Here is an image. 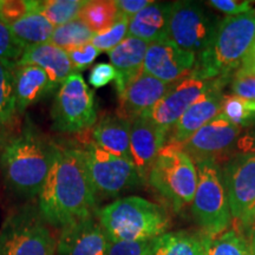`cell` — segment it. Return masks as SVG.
<instances>
[{"instance_id": "obj_32", "label": "cell", "mask_w": 255, "mask_h": 255, "mask_svg": "<svg viewBox=\"0 0 255 255\" xmlns=\"http://www.w3.org/2000/svg\"><path fill=\"white\" fill-rule=\"evenodd\" d=\"M129 19L126 15L121 14L119 20L107 31L101 33H95L91 44L100 52H109L115 49L119 44L128 37V27H129Z\"/></svg>"}, {"instance_id": "obj_35", "label": "cell", "mask_w": 255, "mask_h": 255, "mask_svg": "<svg viewBox=\"0 0 255 255\" xmlns=\"http://www.w3.org/2000/svg\"><path fill=\"white\" fill-rule=\"evenodd\" d=\"M100 51L96 49L91 43L84 44V45L68 51V56L70 62H71L73 73L83 71L88 66H90L95 62V59L100 56Z\"/></svg>"}, {"instance_id": "obj_4", "label": "cell", "mask_w": 255, "mask_h": 255, "mask_svg": "<svg viewBox=\"0 0 255 255\" xmlns=\"http://www.w3.org/2000/svg\"><path fill=\"white\" fill-rule=\"evenodd\" d=\"M110 241H146L161 237L170 223L163 207L139 196L114 201L96 212Z\"/></svg>"}, {"instance_id": "obj_42", "label": "cell", "mask_w": 255, "mask_h": 255, "mask_svg": "<svg viewBox=\"0 0 255 255\" xmlns=\"http://www.w3.org/2000/svg\"><path fill=\"white\" fill-rule=\"evenodd\" d=\"M238 75H255V41L242 60L240 68L235 72Z\"/></svg>"}, {"instance_id": "obj_39", "label": "cell", "mask_w": 255, "mask_h": 255, "mask_svg": "<svg viewBox=\"0 0 255 255\" xmlns=\"http://www.w3.org/2000/svg\"><path fill=\"white\" fill-rule=\"evenodd\" d=\"M116 79V70L109 63H98L91 69L89 82L95 89L103 88Z\"/></svg>"}, {"instance_id": "obj_17", "label": "cell", "mask_w": 255, "mask_h": 255, "mask_svg": "<svg viewBox=\"0 0 255 255\" xmlns=\"http://www.w3.org/2000/svg\"><path fill=\"white\" fill-rule=\"evenodd\" d=\"M173 84H165L142 71L127 84L120 97V116L132 121L136 117L149 116L155 105L170 90Z\"/></svg>"}, {"instance_id": "obj_6", "label": "cell", "mask_w": 255, "mask_h": 255, "mask_svg": "<svg viewBox=\"0 0 255 255\" xmlns=\"http://www.w3.org/2000/svg\"><path fill=\"white\" fill-rule=\"evenodd\" d=\"M148 181L178 213L193 202L197 186L196 167L177 145L164 144L152 165Z\"/></svg>"}, {"instance_id": "obj_22", "label": "cell", "mask_w": 255, "mask_h": 255, "mask_svg": "<svg viewBox=\"0 0 255 255\" xmlns=\"http://www.w3.org/2000/svg\"><path fill=\"white\" fill-rule=\"evenodd\" d=\"M17 64L34 65L43 69L55 87L62 85L63 82L73 73L68 52L50 43L25 49Z\"/></svg>"}, {"instance_id": "obj_15", "label": "cell", "mask_w": 255, "mask_h": 255, "mask_svg": "<svg viewBox=\"0 0 255 255\" xmlns=\"http://www.w3.org/2000/svg\"><path fill=\"white\" fill-rule=\"evenodd\" d=\"M168 131L157 126L150 117L141 116L131 121L130 152L141 181H148L152 165L167 142Z\"/></svg>"}, {"instance_id": "obj_41", "label": "cell", "mask_w": 255, "mask_h": 255, "mask_svg": "<svg viewBox=\"0 0 255 255\" xmlns=\"http://www.w3.org/2000/svg\"><path fill=\"white\" fill-rule=\"evenodd\" d=\"M235 146L242 154H255V128L239 137Z\"/></svg>"}, {"instance_id": "obj_5", "label": "cell", "mask_w": 255, "mask_h": 255, "mask_svg": "<svg viewBox=\"0 0 255 255\" xmlns=\"http://www.w3.org/2000/svg\"><path fill=\"white\" fill-rule=\"evenodd\" d=\"M197 186L191 213L203 234L215 237L228 231L233 222L231 205L218 161L209 159L196 165Z\"/></svg>"}, {"instance_id": "obj_30", "label": "cell", "mask_w": 255, "mask_h": 255, "mask_svg": "<svg viewBox=\"0 0 255 255\" xmlns=\"http://www.w3.org/2000/svg\"><path fill=\"white\" fill-rule=\"evenodd\" d=\"M13 66L0 62V126L9 122V120L17 113L14 82L12 75Z\"/></svg>"}, {"instance_id": "obj_31", "label": "cell", "mask_w": 255, "mask_h": 255, "mask_svg": "<svg viewBox=\"0 0 255 255\" xmlns=\"http://www.w3.org/2000/svg\"><path fill=\"white\" fill-rule=\"evenodd\" d=\"M221 114L229 122L244 129L255 124V116L252 111L251 102L234 95H225Z\"/></svg>"}, {"instance_id": "obj_18", "label": "cell", "mask_w": 255, "mask_h": 255, "mask_svg": "<svg viewBox=\"0 0 255 255\" xmlns=\"http://www.w3.org/2000/svg\"><path fill=\"white\" fill-rule=\"evenodd\" d=\"M223 89L225 88H216L209 91L189 107V109L170 129L165 144L177 146L183 144L194 133L199 131L201 128L221 114L223 97H225Z\"/></svg>"}, {"instance_id": "obj_34", "label": "cell", "mask_w": 255, "mask_h": 255, "mask_svg": "<svg viewBox=\"0 0 255 255\" xmlns=\"http://www.w3.org/2000/svg\"><path fill=\"white\" fill-rule=\"evenodd\" d=\"M23 52L24 49L14 39L11 28L0 19V62L15 65Z\"/></svg>"}, {"instance_id": "obj_10", "label": "cell", "mask_w": 255, "mask_h": 255, "mask_svg": "<svg viewBox=\"0 0 255 255\" xmlns=\"http://www.w3.org/2000/svg\"><path fill=\"white\" fill-rule=\"evenodd\" d=\"M218 24L199 2L174 1L169 17L168 39L197 58L209 45Z\"/></svg>"}, {"instance_id": "obj_23", "label": "cell", "mask_w": 255, "mask_h": 255, "mask_svg": "<svg viewBox=\"0 0 255 255\" xmlns=\"http://www.w3.org/2000/svg\"><path fill=\"white\" fill-rule=\"evenodd\" d=\"M173 2L152 1L129 19L128 36L146 41L168 39V24Z\"/></svg>"}, {"instance_id": "obj_12", "label": "cell", "mask_w": 255, "mask_h": 255, "mask_svg": "<svg viewBox=\"0 0 255 255\" xmlns=\"http://www.w3.org/2000/svg\"><path fill=\"white\" fill-rule=\"evenodd\" d=\"M241 133L242 128L234 126L220 114L178 148L189 156L195 165L209 159L218 161L220 156L237 144Z\"/></svg>"}, {"instance_id": "obj_36", "label": "cell", "mask_w": 255, "mask_h": 255, "mask_svg": "<svg viewBox=\"0 0 255 255\" xmlns=\"http://www.w3.org/2000/svg\"><path fill=\"white\" fill-rule=\"evenodd\" d=\"M151 242L146 241H110L108 255H150Z\"/></svg>"}, {"instance_id": "obj_2", "label": "cell", "mask_w": 255, "mask_h": 255, "mask_svg": "<svg viewBox=\"0 0 255 255\" xmlns=\"http://www.w3.org/2000/svg\"><path fill=\"white\" fill-rule=\"evenodd\" d=\"M56 145L33 127H26L4 148L0 165L5 182L18 195H39L52 164Z\"/></svg>"}, {"instance_id": "obj_3", "label": "cell", "mask_w": 255, "mask_h": 255, "mask_svg": "<svg viewBox=\"0 0 255 255\" xmlns=\"http://www.w3.org/2000/svg\"><path fill=\"white\" fill-rule=\"evenodd\" d=\"M255 41V11L228 15L219 21L209 45L196 58L193 72L213 79L232 77Z\"/></svg>"}, {"instance_id": "obj_28", "label": "cell", "mask_w": 255, "mask_h": 255, "mask_svg": "<svg viewBox=\"0 0 255 255\" xmlns=\"http://www.w3.org/2000/svg\"><path fill=\"white\" fill-rule=\"evenodd\" d=\"M94 36L95 33L87 26V24L77 18L62 26L55 27L49 43L68 52L84 44L91 43Z\"/></svg>"}, {"instance_id": "obj_7", "label": "cell", "mask_w": 255, "mask_h": 255, "mask_svg": "<svg viewBox=\"0 0 255 255\" xmlns=\"http://www.w3.org/2000/svg\"><path fill=\"white\" fill-rule=\"evenodd\" d=\"M57 241L39 209L25 207L0 227V255H55Z\"/></svg>"}, {"instance_id": "obj_19", "label": "cell", "mask_w": 255, "mask_h": 255, "mask_svg": "<svg viewBox=\"0 0 255 255\" xmlns=\"http://www.w3.org/2000/svg\"><path fill=\"white\" fill-rule=\"evenodd\" d=\"M130 128L131 121L119 114H104L96 122L92 130V141L104 150L131 162L130 152Z\"/></svg>"}, {"instance_id": "obj_25", "label": "cell", "mask_w": 255, "mask_h": 255, "mask_svg": "<svg viewBox=\"0 0 255 255\" xmlns=\"http://www.w3.org/2000/svg\"><path fill=\"white\" fill-rule=\"evenodd\" d=\"M150 255H203V234L164 233L152 240Z\"/></svg>"}, {"instance_id": "obj_24", "label": "cell", "mask_w": 255, "mask_h": 255, "mask_svg": "<svg viewBox=\"0 0 255 255\" xmlns=\"http://www.w3.org/2000/svg\"><path fill=\"white\" fill-rule=\"evenodd\" d=\"M8 26L14 39L24 50L49 43L55 30L40 12H32Z\"/></svg>"}, {"instance_id": "obj_29", "label": "cell", "mask_w": 255, "mask_h": 255, "mask_svg": "<svg viewBox=\"0 0 255 255\" xmlns=\"http://www.w3.org/2000/svg\"><path fill=\"white\" fill-rule=\"evenodd\" d=\"M87 0H47L41 1L40 13L53 27L75 20L79 17Z\"/></svg>"}, {"instance_id": "obj_1", "label": "cell", "mask_w": 255, "mask_h": 255, "mask_svg": "<svg viewBox=\"0 0 255 255\" xmlns=\"http://www.w3.org/2000/svg\"><path fill=\"white\" fill-rule=\"evenodd\" d=\"M96 195L81 148L56 146L49 175L38 195V209L47 225L63 228L92 218Z\"/></svg>"}, {"instance_id": "obj_13", "label": "cell", "mask_w": 255, "mask_h": 255, "mask_svg": "<svg viewBox=\"0 0 255 255\" xmlns=\"http://www.w3.org/2000/svg\"><path fill=\"white\" fill-rule=\"evenodd\" d=\"M196 57L184 52L169 39L149 44L143 71L165 84H174L193 72Z\"/></svg>"}, {"instance_id": "obj_33", "label": "cell", "mask_w": 255, "mask_h": 255, "mask_svg": "<svg viewBox=\"0 0 255 255\" xmlns=\"http://www.w3.org/2000/svg\"><path fill=\"white\" fill-rule=\"evenodd\" d=\"M41 1H26V0H2L0 7V19L11 25L32 12H40Z\"/></svg>"}, {"instance_id": "obj_14", "label": "cell", "mask_w": 255, "mask_h": 255, "mask_svg": "<svg viewBox=\"0 0 255 255\" xmlns=\"http://www.w3.org/2000/svg\"><path fill=\"white\" fill-rule=\"evenodd\" d=\"M233 221H240L255 203V154H241L222 168Z\"/></svg>"}, {"instance_id": "obj_27", "label": "cell", "mask_w": 255, "mask_h": 255, "mask_svg": "<svg viewBox=\"0 0 255 255\" xmlns=\"http://www.w3.org/2000/svg\"><path fill=\"white\" fill-rule=\"evenodd\" d=\"M121 13L113 0H91L83 6L79 19L94 32L101 33L107 31L119 20Z\"/></svg>"}, {"instance_id": "obj_16", "label": "cell", "mask_w": 255, "mask_h": 255, "mask_svg": "<svg viewBox=\"0 0 255 255\" xmlns=\"http://www.w3.org/2000/svg\"><path fill=\"white\" fill-rule=\"evenodd\" d=\"M110 240L98 220L88 218L62 228L57 255H108Z\"/></svg>"}, {"instance_id": "obj_21", "label": "cell", "mask_w": 255, "mask_h": 255, "mask_svg": "<svg viewBox=\"0 0 255 255\" xmlns=\"http://www.w3.org/2000/svg\"><path fill=\"white\" fill-rule=\"evenodd\" d=\"M149 43L138 38L128 36L122 43L108 52L110 64L116 70L117 94L121 95L127 84L143 70V63Z\"/></svg>"}, {"instance_id": "obj_38", "label": "cell", "mask_w": 255, "mask_h": 255, "mask_svg": "<svg viewBox=\"0 0 255 255\" xmlns=\"http://www.w3.org/2000/svg\"><path fill=\"white\" fill-rule=\"evenodd\" d=\"M207 4L228 15L245 14L254 9L250 0H209Z\"/></svg>"}, {"instance_id": "obj_37", "label": "cell", "mask_w": 255, "mask_h": 255, "mask_svg": "<svg viewBox=\"0 0 255 255\" xmlns=\"http://www.w3.org/2000/svg\"><path fill=\"white\" fill-rule=\"evenodd\" d=\"M231 95L250 102H255V75L234 73L231 82Z\"/></svg>"}, {"instance_id": "obj_43", "label": "cell", "mask_w": 255, "mask_h": 255, "mask_svg": "<svg viewBox=\"0 0 255 255\" xmlns=\"http://www.w3.org/2000/svg\"><path fill=\"white\" fill-rule=\"evenodd\" d=\"M238 231L244 235L245 239H246L248 244L251 245V247L255 252V218L251 220L250 222H247L246 225L239 226Z\"/></svg>"}, {"instance_id": "obj_40", "label": "cell", "mask_w": 255, "mask_h": 255, "mask_svg": "<svg viewBox=\"0 0 255 255\" xmlns=\"http://www.w3.org/2000/svg\"><path fill=\"white\" fill-rule=\"evenodd\" d=\"M151 2L150 0H117L116 6L121 14L131 18L138 12H141L143 8H145L146 6L150 5Z\"/></svg>"}, {"instance_id": "obj_8", "label": "cell", "mask_w": 255, "mask_h": 255, "mask_svg": "<svg viewBox=\"0 0 255 255\" xmlns=\"http://www.w3.org/2000/svg\"><path fill=\"white\" fill-rule=\"evenodd\" d=\"M51 117L52 128L60 132H83L97 122L95 94L81 73H72L60 85Z\"/></svg>"}, {"instance_id": "obj_11", "label": "cell", "mask_w": 255, "mask_h": 255, "mask_svg": "<svg viewBox=\"0 0 255 255\" xmlns=\"http://www.w3.org/2000/svg\"><path fill=\"white\" fill-rule=\"evenodd\" d=\"M232 77L203 79L190 73L171 85L170 90L155 105L148 117L169 133L174 124L189 107L209 91L216 88H225L228 82L232 81Z\"/></svg>"}, {"instance_id": "obj_9", "label": "cell", "mask_w": 255, "mask_h": 255, "mask_svg": "<svg viewBox=\"0 0 255 255\" xmlns=\"http://www.w3.org/2000/svg\"><path fill=\"white\" fill-rule=\"evenodd\" d=\"M81 150L96 194L114 197L142 182L131 162L104 150L94 141L83 143Z\"/></svg>"}, {"instance_id": "obj_26", "label": "cell", "mask_w": 255, "mask_h": 255, "mask_svg": "<svg viewBox=\"0 0 255 255\" xmlns=\"http://www.w3.org/2000/svg\"><path fill=\"white\" fill-rule=\"evenodd\" d=\"M203 255H255V252L244 235L232 228L215 237L203 234Z\"/></svg>"}, {"instance_id": "obj_20", "label": "cell", "mask_w": 255, "mask_h": 255, "mask_svg": "<svg viewBox=\"0 0 255 255\" xmlns=\"http://www.w3.org/2000/svg\"><path fill=\"white\" fill-rule=\"evenodd\" d=\"M14 82L15 109L24 113L30 105L56 89L49 75L34 65H15L12 68Z\"/></svg>"}, {"instance_id": "obj_45", "label": "cell", "mask_w": 255, "mask_h": 255, "mask_svg": "<svg viewBox=\"0 0 255 255\" xmlns=\"http://www.w3.org/2000/svg\"><path fill=\"white\" fill-rule=\"evenodd\" d=\"M251 108H252V111H253V114L255 116V102H251Z\"/></svg>"}, {"instance_id": "obj_44", "label": "cell", "mask_w": 255, "mask_h": 255, "mask_svg": "<svg viewBox=\"0 0 255 255\" xmlns=\"http://www.w3.org/2000/svg\"><path fill=\"white\" fill-rule=\"evenodd\" d=\"M254 218H255V203H254L253 206H252V208L246 213V215H245L244 218H242V219L240 220V221L238 222V225H239V226L246 225L247 222H250L251 220H253Z\"/></svg>"}, {"instance_id": "obj_46", "label": "cell", "mask_w": 255, "mask_h": 255, "mask_svg": "<svg viewBox=\"0 0 255 255\" xmlns=\"http://www.w3.org/2000/svg\"><path fill=\"white\" fill-rule=\"evenodd\" d=\"M1 4H2V0H0V7H1Z\"/></svg>"}]
</instances>
